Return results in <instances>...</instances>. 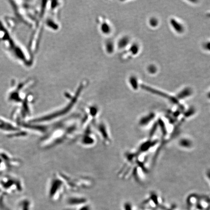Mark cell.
Here are the masks:
<instances>
[{
	"label": "cell",
	"mask_w": 210,
	"mask_h": 210,
	"mask_svg": "<svg viewBox=\"0 0 210 210\" xmlns=\"http://www.w3.org/2000/svg\"><path fill=\"white\" fill-rule=\"evenodd\" d=\"M80 122L77 119H68L60 122L49 128L44 137L39 142V145L44 149H49L60 145L64 142L74 139L78 135Z\"/></svg>",
	"instance_id": "obj_1"
},
{
	"label": "cell",
	"mask_w": 210,
	"mask_h": 210,
	"mask_svg": "<svg viewBox=\"0 0 210 210\" xmlns=\"http://www.w3.org/2000/svg\"><path fill=\"white\" fill-rule=\"evenodd\" d=\"M8 29L2 20H0V45L10 57L18 63L28 66L32 62L29 51L24 47Z\"/></svg>",
	"instance_id": "obj_2"
},
{
	"label": "cell",
	"mask_w": 210,
	"mask_h": 210,
	"mask_svg": "<svg viewBox=\"0 0 210 210\" xmlns=\"http://www.w3.org/2000/svg\"><path fill=\"white\" fill-rule=\"evenodd\" d=\"M30 79L20 80H13L7 94V100L8 102L18 105L19 106L25 100L28 93L26 91L32 83Z\"/></svg>",
	"instance_id": "obj_3"
},
{
	"label": "cell",
	"mask_w": 210,
	"mask_h": 210,
	"mask_svg": "<svg viewBox=\"0 0 210 210\" xmlns=\"http://www.w3.org/2000/svg\"><path fill=\"white\" fill-rule=\"evenodd\" d=\"M23 189V182L15 176L6 174L0 178V190L13 193L20 192Z\"/></svg>",
	"instance_id": "obj_4"
},
{
	"label": "cell",
	"mask_w": 210,
	"mask_h": 210,
	"mask_svg": "<svg viewBox=\"0 0 210 210\" xmlns=\"http://www.w3.org/2000/svg\"><path fill=\"white\" fill-rule=\"evenodd\" d=\"M96 132L100 137L105 145H109L111 143L110 131L104 121L96 120L92 123Z\"/></svg>",
	"instance_id": "obj_5"
},
{
	"label": "cell",
	"mask_w": 210,
	"mask_h": 210,
	"mask_svg": "<svg viewBox=\"0 0 210 210\" xmlns=\"http://www.w3.org/2000/svg\"><path fill=\"white\" fill-rule=\"evenodd\" d=\"M85 127L84 132L79 137V142L81 145L85 147L93 146L96 141L95 134L91 128V124L87 125Z\"/></svg>",
	"instance_id": "obj_6"
},
{
	"label": "cell",
	"mask_w": 210,
	"mask_h": 210,
	"mask_svg": "<svg viewBox=\"0 0 210 210\" xmlns=\"http://www.w3.org/2000/svg\"><path fill=\"white\" fill-rule=\"evenodd\" d=\"M21 128L16 123L0 117V130L7 133V137L21 130Z\"/></svg>",
	"instance_id": "obj_7"
},
{
	"label": "cell",
	"mask_w": 210,
	"mask_h": 210,
	"mask_svg": "<svg viewBox=\"0 0 210 210\" xmlns=\"http://www.w3.org/2000/svg\"><path fill=\"white\" fill-rule=\"evenodd\" d=\"M141 88L144 89V90H145L146 91L154 93L155 95H158V96H163V97L166 98L167 99L171 100L173 102L175 103H176L178 102V100H177V99L176 98L172 97V96H169V95H167V94L164 93V92L158 91L157 89L151 88L150 87L147 86L145 85H141Z\"/></svg>",
	"instance_id": "obj_8"
},
{
	"label": "cell",
	"mask_w": 210,
	"mask_h": 210,
	"mask_svg": "<svg viewBox=\"0 0 210 210\" xmlns=\"http://www.w3.org/2000/svg\"><path fill=\"white\" fill-rule=\"evenodd\" d=\"M170 24L173 29L179 34H182L184 31L183 25L175 18H172L170 20Z\"/></svg>",
	"instance_id": "obj_9"
},
{
	"label": "cell",
	"mask_w": 210,
	"mask_h": 210,
	"mask_svg": "<svg viewBox=\"0 0 210 210\" xmlns=\"http://www.w3.org/2000/svg\"><path fill=\"white\" fill-rule=\"evenodd\" d=\"M192 93V89L189 87H186L182 89L181 91L177 95V97L179 98V99H184L191 96Z\"/></svg>",
	"instance_id": "obj_10"
},
{
	"label": "cell",
	"mask_w": 210,
	"mask_h": 210,
	"mask_svg": "<svg viewBox=\"0 0 210 210\" xmlns=\"http://www.w3.org/2000/svg\"><path fill=\"white\" fill-rule=\"evenodd\" d=\"M129 42V39L127 37H124L122 38L121 39H120L118 43V46L120 48H123L125 47L126 46L128 45V43Z\"/></svg>",
	"instance_id": "obj_11"
},
{
	"label": "cell",
	"mask_w": 210,
	"mask_h": 210,
	"mask_svg": "<svg viewBox=\"0 0 210 210\" xmlns=\"http://www.w3.org/2000/svg\"><path fill=\"white\" fill-rule=\"evenodd\" d=\"M129 81H130V85L132 87L133 89L137 90L139 87L138 82L137 79L135 77H132L130 78Z\"/></svg>",
	"instance_id": "obj_12"
},
{
	"label": "cell",
	"mask_w": 210,
	"mask_h": 210,
	"mask_svg": "<svg viewBox=\"0 0 210 210\" xmlns=\"http://www.w3.org/2000/svg\"><path fill=\"white\" fill-rule=\"evenodd\" d=\"M130 52L133 55H136L139 51V47L138 45L136 44H133L130 49Z\"/></svg>",
	"instance_id": "obj_13"
},
{
	"label": "cell",
	"mask_w": 210,
	"mask_h": 210,
	"mask_svg": "<svg viewBox=\"0 0 210 210\" xmlns=\"http://www.w3.org/2000/svg\"><path fill=\"white\" fill-rule=\"evenodd\" d=\"M150 24L152 27H156L158 25V20L155 18H152L150 20Z\"/></svg>",
	"instance_id": "obj_14"
},
{
	"label": "cell",
	"mask_w": 210,
	"mask_h": 210,
	"mask_svg": "<svg viewBox=\"0 0 210 210\" xmlns=\"http://www.w3.org/2000/svg\"><path fill=\"white\" fill-rule=\"evenodd\" d=\"M156 67L153 65H151L148 67V72L150 74H155L157 71Z\"/></svg>",
	"instance_id": "obj_15"
},
{
	"label": "cell",
	"mask_w": 210,
	"mask_h": 210,
	"mask_svg": "<svg viewBox=\"0 0 210 210\" xmlns=\"http://www.w3.org/2000/svg\"><path fill=\"white\" fill-rule=\"evenodd\" d=\"M204 48L205 49L210 52V41L206 42L204 44Z\"/></svg>",
	"instance_id": "obj_16"
},
{
	"label": "cell",
	"mask_w": 210,
	"mask_h": 210,
	"mask_svg": "<svg viewBox=\"0 0 210 210\" xmlns=\"http://www.w3.org/2000/svg\"><path fill=\"white\" fill-rule=\"evenodd\" d=\"M108 24H106V23H105V27H108ZM105 28V27H102V28H100V29H101V30L103 31L104 30Z\"/></svg>",
	"instance_id": "obj_17"
},
{
	"label": "cell",
	"mask_w": 210,
	"mask_h": 210,
	"mask_svg": "<svg viewBox=\"0 0 210 210\" xmlns=\"http://www.w3.org/2000/svg\"><path fill=\"white\" fill-rule=\"evenodd\" d=\"M208 15H209V17H210V13L209 14H208Z\"/></svg>",
	"instance_id": "obj_18"
}]
</instances>
